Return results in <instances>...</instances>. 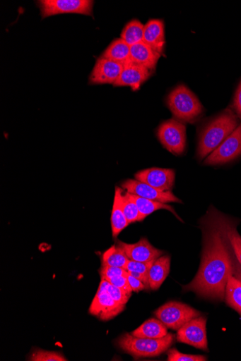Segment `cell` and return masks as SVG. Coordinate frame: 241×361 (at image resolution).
<instances>
[{
  "mask_svg": "<svg viewBox=\"0 0 241 361\" xmlns=\"http://www.w3.org/2000/svg\"><path fill=\"white\" fill-rule=\"evenodd\" d=\"M203 250L201 265L194 280L183 287L199 296L223 301L232 275V248L220 231L212 213L202 220Z\"/></svg>",
  "mask_w": 241,
  "mask_h": 361,
  "instance_id": "cell-1",
  "label": "cell"
},
{
  "mask_svg": "<svg viewBox=\"0 0 241 361\" xmlns=\"http://www.w3.org/2000/svg\"><path fill=\"white\" fill-rule=\"evenodd\" d=\"M239 119L226 110L202 129L199 137L197 156L203 159L214 152L237 128Z\"/></svg>",
  "mask_w": 241,
  "mask_h": 361,
  "instance_id": "cell-2",
  "label": "cell"
},
{
  "mask_svg": "<svg viewBox=\"0 0 241 361\" xmlns=\"http://www.w3.org/2000/svg\"><path fill=\"white\" fill-rule=\"evenodd\" d=\"M175 335L168 334L159 339L143 338L131 334L123 335L117 341L125 353L136 357H156L166 352L173 345Z\"/></svg>",
  "mask_w": 241,
  "mask_h": 361,
  "instance_id": "cell-3",
  "label": "cell"
},
{
  "mask_svg": "<svg viewBox=\"0 0 241 361\" xmlns=\"http://www.w3.org/2000/svg\"><path fill=\"white\" fill-rule=\"evenodd\" d=\"M167 106L176 119L185 122L194 121L203 111L196 96L184 85L170 92Z\"/></svg>",
  "mask_w": 241,
  "mask_h": 361,
  "instance_id": "cell-4",
  "label": "cell"
},
{
  "mask_svg": "<svg viewBox=\"0 0 241 361\" xmlns=\"http://www.w3.org/2000/svg\"><path fill=\"white\" fill-rule=\"evenodd\" d=\"M158 138L168 152L176 155L186 148V126L176 118L163 122L157 130Z\"/></svg>",
  "mask_w": 241,
  "mask_h": 361,
  "instance_id": "cell-5",
  "label": "cell"
},
{
  "mask_svg": "<svg viewBox=\"0 0 241 361\" xmlns=\"http://www.w3.org/2000/svg\"><path fill=\"white\" fill-rule=\"evenodd\" d=\"M155 314L167 328L179 331L186 323L199 317L201 313L187 305L170 302L158 308Z\"/></svg>",
  "mask_w": 241,
  "mask_h": 361,
  "instance_id": "cell-6",
  "label": "cell"
},
{
  "mask_svg": "<svg viewBox=\"0 0 241 361\" xmlns=\"http://www.w3.org/2000/svg\"><path fill=\"white\" fill-rule=\"evenodd\" d=\"M42 18L61 14L93 16L90 0H41L38 2Z\"/></svg>",
  "mask_w": 241,
  "mask_h": 361,
  "instance_id": "cell-7",
  "label": "cell"
},
{
  "mask_svg": "<svg viewBox=\"0 0 241 361\" xmlns=\"http://www.w3.org/2000/svg\"><path fill=\"white\" fill-rule=\"evenodd\" d=\"M107 281H101L95 296L90 307V314L100 319L110 320L124 311L125 306L115 302L107 289Z\"/></svg>",
  "mask_w": 241,
  "mask_h": 361,
  "instance_id": "cell-8",
  "label": "cell"
},
{
  "mask_svg": "<svg viewBox=\"0 0 241 361\" xmlns=\"http://www.w3.org/2000/svg\"><path fill=\"white\" fill-rule=\"evenodd\" d=\"M206 326V319L205 317L199 316L192 319L177 331V339L180 343L208 351Z\"/></svg>",
  "mask_w": 241,
  "mask_h": 361,
  "instance_id": "cell-9",
  "label": "cell"
},
{
  "mask_svg": "<svg viewBox=\"0 0 241 361\" xmlns=\"http://www.w3.org/2000/svg\"><path fill=\"white\" fill-rule=\"evenodd\" d=\"M241 154V123L206 159L205 165L216 166L229 162Z\"/></svg>",
  "mask_w": 241,
  "mask_h": 361,
  "instance_id": "cell-10",
  "label": "cell"
},
{
  "mask_svg": "<svg viewBox=\"0 0 241 361\" xmlns=\"http://www.w3.org/2000/svg\"><path fill=\"white\" fill-rule=\"evenodd\" d=\"M121 187L127 192L142 197L147 200L167 203H180L182 202L171 191H161L137 180L128 179L121 184Z\"/></svg>",
  "mask_w": 241,
  "mask_h": 361,
  "instance_id": "cell-11",
  "label": "cell"
},
{
  "mask_svg": "<svg viewBox=\"0 0 241 361\" xmlns=\"http://www.w3.org/2000/svg\"><path fill=\"white\" fill-rule=\"evenodd\" d=\"M123 69L122 64L100 56L96 60L89 77V82L92 85H114L120 77Z\"/></svg>",
  "mask_w": 241,
  "mask_h": 361,
  "instance_id": "cell-12",
  "label": "cell"
},
{
  "mask_svg": "<svg viewBox=\"0 0 241 361\" xmlns=\"http://www.w3.org/2000/svg\"><path fill=\"white\" fill-rule=\"evenodd\" d=\"M135 179L161 191H170L175 183V171L171 169L153 168L135 174Z\"/></svg>",
  "mask_w": 241,
  "mask_h": 361,
  "instance_id": "cell-13",
  "label": "cell"
},
{
  "mask_svg": "<svg viewBox=\"0 0 241 361\" xmlns=\"http://www.w3.org/2000/svg\"><path fill=\"white\" fill-rule=\"evenodd\" d=\"M117 245L123 249L129 259L136 262L155 261L164 253L163 251L153 247L146 238H142L134 244L118 241Z\"/></svg>",
  "mask_w": 241,
  "mask_h": 361,
  "instance_id": "cell-14",
  "label": "cell"
},
{
  "mask_svg": "<svg viewBox=\"0 0 241 361\" xmlns=\"http://www.w3.org/2000/svg\"><path fill=\"white\" fill-rule=\"evenodd\" d=\"M151 73L148 69L131 61L124 66L123 71L114 86H129L133 91L139 90L141 85L149 79Z\"/></svg>",
  "mask_w": 241,
  "mask_h": 361,
  "instance_id": "cell-15",
  "label": "cell"
},
{
  "mask_svg": "<svg viewBox=\"0 0 241 361\" xmlns=\"http://www.w3.org/2000/svg\"><path fill=\"white\" fill-rule=\"evenodd\" d=\"M212 213L218 227L226 237L237 261L241 265V237L237 231L235 223L216 210L212 211Z\"/></svg>",
  "mask_w": 241,
  "mask_h": 361,
  "instance_id": "cell-16",
  "label": "cell"
},
{
  "mask_svg": "<svg viewBox=\"0 0 241 361\" xmlns=\"http://www.w3.org/2000/svg\"><path fill=\"white\" fill-rule=\"evenodd\" d=\"M161 56L165 47V25L162 20H150L144 27L143 41Z\"/></svg>",
  "mask_w": 241,
  "mask_h": 361,
  "instance_id": "cell-17",
  "label": "cell"
},
{
  "mask_svg": "<svg viewBox=\"0 0 241 361\" xmlns=\"http://www.w3.org/2000/svg\"><path fill=\"white\" fill-rule=\"evenodd\" d=\"M131 61L153 72L161 55L143 42L130 47Z\"/></svg>",
  "mask_w": 241,
  "mask_h": 361,
  "instance_id": "cell-18",
  "label": "cell"
},
{
  "mask_svg": "<svg viewBox=\"0 0 241 361\" xmlns=\"http://www.w3.org/2000/svg\"><path fill=\"white\" fill-rule=\"evenodd\" d=\"M170 257L162 255L156 259L150 269L148 279L150 288L157 290L162 286L170 272Z\"/></svg>",
  "mask_w": 241,
  "mask_h": 361,
  "instance_id": "cell-19",
  "label": "cell"
},
{
  "mask_svg": "<svg viewBox=\"0 0 241 361\" xmlns=\"http://www.w3.org/2000/svg\"><path fill=\"white\" fill-rule=\"evenodd\" d=\"M123 194L122 189L117 187L111 218L112 235L114 238H117L129 224L123 211Z\"/></svg>",
  "mask_w": 241,
  "mask_h": 361,
  "instance_id": "cell-20",
  "label": "cell"
},
{
  "mask_svg": "<svg viewBox=\"0 0 241 361\" xmlns=\"http://www.w3.org/2000/svg\"><path fill=\"white\" fill-rule=\"evenodd\" d=\"M131 334L139 338L159 339L166 336L168 333L167 326L160 320L150 319Z\"/></svg>",
  "mask_w": 241,
  "mask_h": 361,
  "instance_id": "cell-21",
  "label": "cell"
},
{
  "mask_svg": "<svg viewBox=\"0 0 241 361\" xmlns=\"http://www.w3.org/2000/svg\"><path fill=\"white\" fill-rule=\"evenodd\" d=\"M101 57L124 66L131 62L130 47L121 38L117 39L102 54Z\"/></svg>",
  "mask_w": 241,
  "mask_h": 361,
  "instance_id": "cell-22",
  "label": "cell"
},
{
  "mask_svg": "<svg viewBox=\"0 0 241 361\" xmlns=\"http://www.w3.org/2000/svg\"><path fill=\"white\" fill-rule=\"evenodd\" d=\"M132 199L134 200L137 208H139L141 214V221H143L148 216L151 215L158 210H166L178 218L183 222L182 219L176 213L174 207L161 202L142 198V197L131 194Z\"/></svg>",
  "mask_w": 241,
  "mask_h": 361,
  "instance_id": "cell-23",
  "label": "cell"
},
{
  "mask_svg": "<svg viewBox=\"0 0 241 361\" xmlns=\"http://www.w3.org/2000/svg\"><path fill=\"white\" fill-rule=\"evenodd\" d=\"M101 266L126 269L129 259L118 245H113L102 255ZM126 270V269H125Z\"/></svg>",
  "mask_w": 241,
  "mask_h": 361,
  "instance_id": "cell-24",
  "label": "cell"
},
{
  "mask_svg": "<svg viewBox=\"0 0 241 361\" xmlns=\"http://www.w3.org/2000/svg\"><path fill=\"white\" fill-rule=\"evenodd\" d=\"M144 27L139 20H132L124 26L120 38L129 47L141 43L143 41Z\"/></svg>",
  "mask_w": 241,
  "mask_h": 361,
  "instance_id": "cell-25",
  "label": "cell"
},
{
  "mask_svg": "<svg viewBox=\"0 0 241 361\" xmlns=\"http://www.w3.org/2000/svg\"><path fill=\"white\" fill-rule=\"evenodd\" d=\"M227 305L241 315V281L230 275L225 288Z\"/></svg>",
  "mask_w": 241,
  "mask_h": 361,
  "instance_id": "cell-26",
  "label": "cell"
},
{
  "mask_svg": "<svg viewBox=\"0 0 241 361\" xmlns=\"http://www.w3.org/2000/svg\"><path fill=\"white\" fill-rule=\"evenodd\" d=\"M122 206L124 215L129 222L132 224L136 221H141V214L139 208L132 199L131 195L126 192L122 197Z\"/></svg>",
  "mask_w": 241,
  "mask_h": 361,
  "instance_id": "cell-27",
  "label": "cell"
},
{
  "mask_svg": "<svg viewBox=\"0 0 241 361\" xmlns=\"http://www.w3.org/2000/svg\"><path fill=\"white\" fill-rule=\"evenodd\" d=\"M28 360L31 361H66L68 360L60 352L49 351L42 349L34 350Z\"/></svg>",
  "mask_w": 241,
  "mask_h": 361,
  "instance_id": "cell-28",
  "label": "cell"
},
{
  "mask_svg": "<svg viewBox=\"0 0 241 361\" xmlns=\"http://www.w3.org/2000/svg\"><path fill=\"white\" fill-rule=\"evenodd\" d=\"M168 361H206L205 356L200 355H188L180 353L176 348H171L167 352Z\"/></svg>",
  "mask_w": 241,
  "mask_h": 361,
  "instance_id": "cell-29",
  "label": "cell"
},
{
  "mask_svg": "<svg viewBox=\"0 0 241 361\" xmlns=\"http://www.w3.org/2000/svg\"><path fill=\"white\" fill-rule=\"evenodd\" d=\"M153 262L154 261L141 262L129 259L125 269L128 272L139 273L148 276L150 269Z\"/></svg>",
  "mask_w": 241,
  "mask_h": 361,
  "instance_id": "cell-30",
  "label": "cell"
},
{
  "mask_svg": "<svg viewBox=\"0 0 241 361\" xmlns=\"http://www.w3.org/2000/svg\"><path fill=\"white\" fill-rule=\"evenodd\" d=\"M107 289L110 294V296L115 302L121 305L126 306L131 297L130 295L127 294L122 289L113 286L109 281H107Z\"/></svg>",
  "mask_w": 241,
  "mask_h": 361,
  "instance_id": "cell-31",
  "label": "cell"
},
{
  "mask_svg": "<svg viewBox=\"0 0 241 361\" xmlns=\"http://www.w3.org/2000/svg\"><path fill=\"white\" fill-rule=\"evenodd\" d=\"M99 274L101 281H108L117 276H127L129 272L121 268L101 266Z\"/></svg>",
  "mask_w": 241,
  "mask_h": 361,
  "instance_id": "cell-32",
  "label": "cell"
},
{
  "mask_svg": "<svg viewBox=\"0 0 241 361\" xmlns=\"http://www.w3.org/2000/svg\"><path fill=\"white\" fill-rule=\"evenodd\" d=\"M111 284L113 286L122 289L124 292H126L127 294L131 295V293L133 292L127 280V276H117L114 277L110 280H108Z\"/></svg>",
  "mask_w": 241,
  "mask_h": 361,
  "instance_id": "cell-33",
  "label": "cell"
},
{
  "mask_svg": "<svg viewBox=\"0 0 241 361\" xmlns=\"http://www.w3.org/2000/svg\"><path fill=\"white\" fill-rule=\"evenodd\" d=\"M127 277L132 291L137 293L144 289H147L146 285L139 279L134 278L129 274Z\"/></svg>",
  "mask_w": 241,
  "mask_h": 361,
  "instance_id": "cell-34",
  "label": "cell"
},
{
  "mask_svg": "<svg viewBox=\"0 0 241 361\" xmlns=\"http://www.w3.org/2000/svg\"><path fill=\"white\" fill-rule=\"evenodd\" d=\"M232 275L241 281V265L232 250Z\"/></svg>",
  "mask_w": 241,
  "mask_h": 361,
  "instance_id": "cell-35",
  "label": "cell"
},
{
  "mask_svg": "<svg viewBox=\"0 0 241 361\" xmlns=\"http://www.w3.org/2000/svg\"><path fill=\"white\" fill-rule=\"evenodd\" d=\"M234 106L237 113L241 117V82L240 83L235 95Z\"/></svg>",
  "mask_w": 241,
  "mask_h": 361,
  "instance_id": "cell-36",
  "label": "cell"
}]
</instances>
